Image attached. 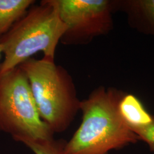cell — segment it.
I'll list each match as a JSON object with an SVG mask.
<instances>
[{
    "label": "cell",
    "instance_id": "cell-11",
    "mask_svg": "<svg viewBox=\"0 0 154 154\" xmlns=\"http://www.w3.org/2000/svg\"><path fill=\"white\" fill-rule=\"evenodd\" d=\"M2 54V46L0 44V58H1V56ZM0 65H1V63H0Z\"/></svg>",
    "mask_w": 154,
    "mask_h": 154
},
{
    "label": "cell",
    "instance_id": "cell-5",
    "mask_svg": "<svg viewBox=\"0 0 154 154\" xmlns=\"http://www.w3.org/2000/svg\"><path fill=\"white\" fill-rule=\"evenodd\" d=\"M67 26L60 42L66 46L87 44L109 32L112 26V2L107 0H54Z\"/></svg>",
    "mask_w": 154,
    "mask_h": 154
},
{
    "label": "cell",
    "instance_id": "cell-7",
    "mask_svg": "<svg viewBox=\"0 0 154 154\" xmlns=\"http://www.w3.org/2000/svg\"><path fill=\"white\" fill-rule=\"evenodd\" d=\"M35 3L34 0H0V38Z\"/></svg>",
    "mask_w": 154,
    "mask_h": 154
},
{
    "label": "cell",
    "instance_id": "cell-1",
    "mask_svg": "<svg viewBox=\"0 0 154 154\" xmlns=\"http://www.w3.org/2000/svg\"><path fill=\"white\" fill-rule=\"evenodd\" d=\"M123 95L103 87L94 90L81 102L82 121L65 143L67 154H108L140 140L124 122L118 105Z\"/></svg>",
    "mask_w": 154,
    "mask_h": 154
},
{
    "label": "cell",
    "instance_id": "cell-8",
    "mask_svg": "<svg viewBox=\"0 0 154 154\" xmlns=\"http://www.w3.org/2000/svg\"><path fill=\"white\" fill-rule=\"evenodd\" d=\"M15 140L24 144L34 154H67L65 149L66 142L54 138L44 140L21 137Z\"/></svg>",
    "mask_w": 154,
    "mask_h": 154
},
{
    "label": "cell",
    "instance_id": "cell-10",
    "mask_svg": "<svg viewBox=\"0 0 154 154\" xmlns=\"http://www.w3.org/2000/svg\"><path fill=\"white\" fill-rule=\"evenodd\" d=\"M142 10L154 23V0H146L139 2Z\"/></svg>",
    "mask_w": 154,
    "mask_h": 154
},
{
    "label": "cell",
    "instance_id": "cell-6",
    "mask_svg": "<svg viewBox=\"0 0 154 154\" xmlns=\"http://www.w3.org/2000/svg\"><path fill=\"white\" fill-rule=\"evenodd\" d=\"M118 109L122 119L132 131L147 126L154 121V116L149 114L141 102L132 94L123 95Z\"/></svg>",
    "mask_w": 154,
    "mask_h": 154
},
{
    "label": "cell",
    "instance_id": "cell-9",
    "mask_svg": "<svg viewBox=\"0 0 154 154\" xmlns=\"http://www.w3.org/2000/svg\"><path fill=\"white\" fill-rule=\"evenodd\" d=\"M132 131L138 135L140 140L147 143L151 150L154 152V121L148 126L135 129Z\"/></svg>",
    "mask_w": 154,
    "mask_h": 154
},
{
    "label": "cell",
    "instance_id": "cell-2",
    "mask_svg": "<svg viewBox=\"0 0 154 154\" xmlns=\"http://www.w3.org/2000/svg\"><path fill=\"white\" fill-rule=\"evenodd\" d=\"M67 26L61 20L54 0H42L0 38L4 55L0 65V78L34 54L54 60L55 51Z\"/></svg>",
    "mask_w": 154,
    "mask_h": 154
},
{
    "label": "cell",
    "instance_id": "cell-4",
    "mask_svg": "<svg viewBox=\"0 0 154 154\" xmlns=\"http://www.w3.org/2000/svg\"><path fill=\"white\" fill-rule=\"evenodd\" d=\"M0 131L14 140L54 138V132L39 115L28 78L18 66L0 78Z\"/></svg>",
    "mask_w": 154,
    "mask_h": 154
},
{
    "label": "cell",
    "instance_id": "cell-3",
    "mask_svg": "<svg viewBox=\"0 0 154 154\" xmlns=\"http://www.w3.org/2000/svg\"><path fill=\"white\" fill-rule=\"evenodd\" d=\"M18 67L28 78L33 99L42 120L55 133L70 126L81 102L70 73L54 60L30 58Z\"/></svg>",
    "mask_w": 154,
    "mask_h": 154
}]
</instances>
